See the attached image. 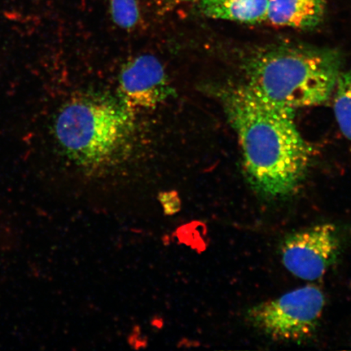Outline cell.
Masks as SVG:
<instances>
[{
    "mask_svg": "<svg viewBox=\"0 0 351 351\" xmlns=\"http://www.w3.org/2000/svg\"><path fill=\"white\" fill-rule=\"evenodd\" d=\"M217 91L238 138L249 186L267 200L295 195L311 161V150L298 129L295 112L266 102L245 84Z\"/></svg>",
    "mask_w": 351,
    "mask_h": 351,
    "instance_id": "1",
    "label": "cell"
},
{
    "mask_svg": "<svg viewBox=\"0 0 351 351\" xmlns=\"http://www.w3.org/2000/svg\"><path fill=\"white\" fill-rule=\"evenodd\" d=\"M341 69V56L331 48L275 45L247 60L244 84L266 102L295 112L327 102Z\"/></svg>",
    "mask_w": 351,
    "mask_h": 351,
    "instance_id": "2",
    "label": "cell"
},
{
    "mask_svg": "<svg viewBox=\"0 0 351 351\" xmlns=\"http://www.w3.org/2000/svg\"><path fill=\"white\" fill-rule=\"evenodd\" d=\"M134 111L120 99L76 96L61 106L53 134L69 159L86 169L106 168L128 156L135 137Z\"/></svg>",
    "mask_w": 351,
    "mask_h": 351,
    "instance_id": "3",
    "label": "cell"
},
{
    "mask_svg": "<svg viewBox=\"0 0 351 351\" xmlns=\"http://www.w3.org/2000/svg\"><path fill=\"white\" fill-rule=\"evenodd\" d=\"M326 305L322 289L309 285L249 307L245 319L273 340L301 341L317 330Z\"/></svg>",
    "mask_w": 351,
    "mask_h": 351,
    "instance_id": "4",
    "label": "cell"
},
{
    "mask_svg": "<svg viewBox=\"0 0 351 351\" xmlns=\"http://www.w3.org/2000/svg\"><path fill=\"white\" fill-rule=\"evenodd\" d=\"M341 247L339 228L335 223H318L288 235L280 245V258L289 273L315 280L339 260Z\"/></svg>",
    "mask_w": 351,
    "mask_h": 351,
    "instance_id": "5",
    "label": "cell"
},
{
    "mask_svg": "<svg viewBox=\"0 0 351 351\" xmlns=\"http://www.w3.org/2000/svg\"><path fill=\"white\" fill-rule=\"evenodd\" d=\"M119 83V99L132 111L156 108L175 93L163 64L151 55L140 56L125 64Z\"/></svg>",
    "mask_w": 351,
    "mask_h": 351,
    "instance_id": "6",
    "label": "cell"
},
{
    "mask_svg": "<svg viewBox=\"0 0 351 351\" xmlns=\"http://www.w3.org/2000/svg\"><path fill=\"white\" fill-rule=\"evenodd\" d=\"M326 0H269L266 22L278 26L308 30L324 20Z\"/></svg>",
    "mask_w": 351,
    "mask_h": 351,
    "instance_id": "7",
    "label": "cell"
},
{
    "mask_svg": "<svg viewBox=\"0 0 351 351\" xmlns=\"http://www.w3.org/2000/svg\"><path fill=\"white\" fill-rule=\"evenodd\" d=\"M205 16L243 24L266 22L269 0H194Z\"/></svg>",
    "mask_w": 351,
    "mask_h": 351,
    "instance_id": "8",
    "label": "cell"
},
{
    "mask_svg": "<svg viewBox=\"0 0 351 351\" xmlns=\"http://www.w3.org/2000/svg\"><path fill=\"white\" fill-rule=\"evenodd\" d=\"M333 112L341 133L351 143V69L341 73L333 92Z\"/></svg>",
    "mask_w": 351,
    "mask_h": 351,
    "instance_id": "9",
    "label": "cell"
},
{
    "mask_svg": "<svg viewBox=\"0 0 351 351\" xmlns=\"http://www.w3.org/2000/svg\"><path fill=\"white\" fill-rule=\"evenodd\" d=\"M112 19L123 29L135 28L141 19L142 0H108Z\"/></svg>",
    "mask_w": 351,
    "mask_h": 351,
    "instance_id": "10",
    "label": "cell"
},
{
    "mask_svg": "<svg viewBox=\"0 0 351 351\" xmlns=\"http://www.w3.org/2000/svg\"><path fill=\"white\" fill-rule=\"evenodd\" d=\"M165 216H173L182 209V200L177 191L161 192L158 195Z\"/></svg>",
    "mask_w": 351,
    "mask_h": 351,
    "instance_id": "11",
    "label": "cell"
},
{
    "mask_svg": "<svg viewBox=\"0 0 351 351\" xmlns=\"http://www.w3.org/2000/svg\"><path fill=\"white\" fill-rule=\"evenodd\" d=\"M194 1V0H158V6L161 12H168L181 4Z\"/></svg>",
    "mask_w": 351,
    "mask_h": 351,
    "instance_id": "12",
    "label": "cell"
}]
</instances>
